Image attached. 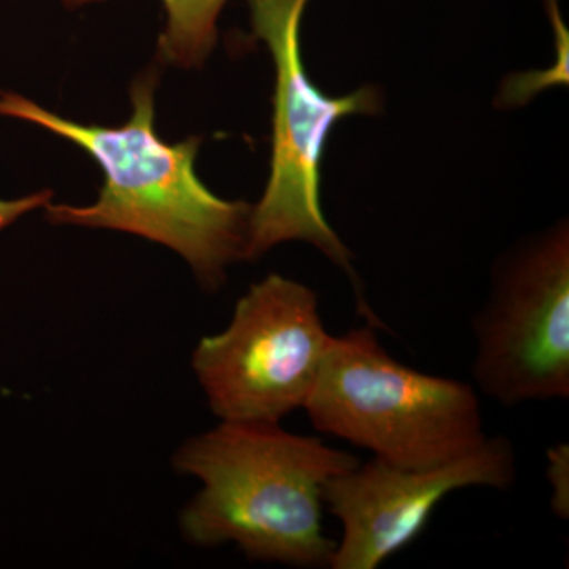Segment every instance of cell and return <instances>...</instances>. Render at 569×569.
Listing matches in <instances>:
<instances>
[{
	"mask_svg": "<svg viewBox=\"0 0 569 569\" xmlns=\"http://www.w3.org/2000/svg\"><path fill=\"white\" fill-rule=\"evenodd\" d=\"M159 78L153 67L134 78L132 112L122 126L71 121L13 92L0 93V116L73 142L102 170L99 198L88 206L48 204L51 223L149 239L181 254L206 290H219L228 266L247 260L252 206L217 197L198 178L201 138L168 142L157 132Z\"/></svg>",
	"mask_w": 569,
	"mask_h": 569,
	"instance_id": "1",
	"label": "cell"
},
{
	"mask_svg": "<svg viewBox=\"0 0 569 569\" xmlns=\"http://www.w3.org/2000/svg\"><path fill=\"white\" fill-rule=\"evenodd\" d=\"M359 459L279 422L222 421L174 455L178 473L203 489L181 516L197 546L234 542L250 560L329 568L336 541L323 529L326 486Z\"/></svg>",
	"mask_w": 569,
	"mask_h": 569,
	"instance_id": "2",
	"label": "cell"
},
{
	"mask_svg": "<svg viewBox=\"0 0 569 569\" xmlns=\"http://www.w3.org/2000/svg\"><path fill=\"white\" fill-rule=\"evenodd\" d=\"M305 410L318 432L397 467L451 462L488 438L471 385L397 361L372 325L335 336Z\"/></svg>",
	"mask_w": 569,
	"mask_h": 569,
	"instance_id": "3",
	"label": "cell"
},
{
	"mask_svg": "<svg viewBox=\"0 0 569 569\" xmlns=\"http://www.w3.org/2000/svg\"><path fill=\"white\" fill-rule=\"evenodd\" d=\"M309 0H247L254 36L276 66L271 174L252 206L247 260L276 246L305 241L356 280L351 253L326 220L320 201V167L336 123L351 114H376L380 97L362 88L328 97L307 77L301 54V21Z\"/></svg>",
	"mask_w": 569,
	"mask_h": 569,
	"instance_id": "4",
	"label": "cell"
},
{
	"mask_svg": "<svg viewBox=\"0 0 569 569\" xmlns=\"http://www.w3.org/2000/svg\"><path fill=\"white\" fill-rule=\"evenodd\" d=\"M332 340L316 291L271 274L239 299L222 332L198 342L193 372L220 421L280 422L305 408Z\"/></svg>",
	"mask_w": 569,
	"mask_h": 569,
	"instance_id": "5",
	"label": "cell"
},
{
	"mask_svg": "<svg viewBox=\"0 0 569 569\" xmlns=\"http://www.w3.org/2000/svg\"><path fill=\"white\" fill-rule=\"evenodd\" d=\"M473 329V378L490 399L505 407L568 399L567 223L508 261Z\"/></svg>",
	"mask_w": 569,
	"mask_h": 569,
	"instance_id": "6",
	"label": "cell"
},
{
	"mask_svg": "<svg viewBox=\"0 0 569 569\" xmlns=\"http://www.w3.org/2000/svg\"><path fill=\"white\" fill-rule=\"evenodd\" d=\"M518 458L507 437L486 438L462 458L436 467L406 468L377 458L332 479L325 505L342 523L331 569H376L406 549L451 492L509 489Z\"/></svg>",
	"mask_w": 569,
	"mask_h": 569,
	"instance_id": "7",
	"label": "cell"
},
{
	"mask_svg": "<svg viewBox=\"0 0 569 569\" xmlns=\"http://www.w3.org/2000/svg\"><path fill=\"white\" fill-rule=\"evenodd\" d=\"M67 9H81L103 0H62ZM163 31L157 41V59L178 69H201L217 44V21L228 0H160Z\"/></svg>",
	"mask_w": 569,
	"mask_h": 569,
	"instance_id": "8",
	"label": "cell"
},
{
	"mask_svg": "<svg viewBox=\"0 0 569 569\" xmlns=\"http://www.w3.org/2000/svg\"><path fill=\"white\" fill-rule=\"evenodd\" d=\"M548 479L550 505L560 519L569 516V448L561 443L548 451Z\"/></svg>",
	"mask_w": 569,
	"mask_h": 569,
	"instance_id": "9",
	"label": "cell"
},
{
	"mask_svg": "<svg viewBox=\"0 0 569 569\" xmlns=\"http://www.w3.org/2000/svg\"><path fill=\"white\" fill-rule=\"evenodd\" d=\"M51 200V190H40V192L24 194V197L13 198V200L0 198V233L17 223L26 213L47 208Z\"/></svg>",
	"mask_w": 569,
	"mask_h": 569,
	"instance_id": "10",
	"label": "cell"
}]
</instances>
